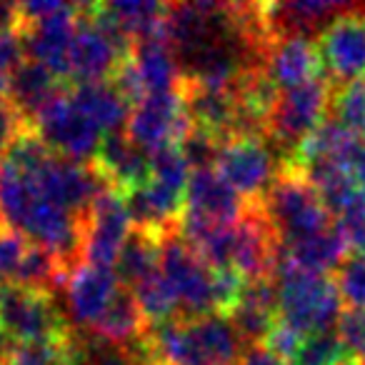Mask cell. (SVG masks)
Listing matches in <instances>:
<instances>
[{"mask_svg": "<svg viewBox=\"0 0 365 365\" xmlns=\"http://www.w3.org/2000/svg\"><path fill=\"white\" fill-rule=\"evenodd\" d=\"M358 11H360V16L365 18V6H358Z\"/></svg>", "mask_w": 365, "mask_h": 365, "instance_id": "obj_46", "label": "cell"}, {"mask_svg": "<svg viewBox=\"0 0 365 365\" xmlns=\"http://www.w3.org/2000/svg\"><path fill=\"white\" fill-rule=\"evenodd\" d=\"M300 340H303V335L295 333L293 328H288V325L278 320V323L273 325V330L268 333V338L263 340V348L268 350L270 355H275L278 360L290 365V360L295 358V353H298V348H300Z\"/></svg>", "mask_w": 365, "mask_h": 365, "instance_id": "obj_40", "label": "cell"}, {"mask_svg": "<svg viewBox=\"0 0 365 365\" xmlns=\"http://www.w3.org/2000/svg\"><path fill=\"white\" fill-rule=\"evenodd\" d=\"M150 178L158 182H163L165 188L175 190V193L185 195L188 188L190 168L182 158L180 148L178 145H163L158 150H150Z\"/></svg>", "mask_w": 365, "mask_h": 365, "instance_id": "obj_33", "label": "cell"}, {"mask_svg": "<svg viewBox=\"0 0 365 365\" xmlns=\"http://www.w3.org/2000/svg\"><path fill=\"white\" fill-rule=\"evenodd\" d=\"M338 365H358V363H355V360H353V358H345V360H343V363H338Z\"/></svg>", "mask_w": 365, "mask_h": 365, "instance_id": "obj_45", "label": "cell"}, {"mask_svg": "<svg viewBox=\"0 0 365 365\" xmlns=\"http://www.w3.org/2000/svg\"><path fill=\"white\" fill-rule=\"evenodd\" d=\"M18 23H21V16H18V3L0 0V36L18 31Z\"/></svg>", "mask_w": 365, "mask_h": 365, "instance_id": "obj_43", "label": "cell"}, {"mask_svg": "<svg viewBox=\"0 0 365 365\" xmlns=\"http://www.w3.org/2000/svg\"><path fill=\"white\" fill-rule=\"evenodd\" d=\"M328 113L355 135H365V78L345 86H333Z\"/></svg>", "mask_w": 365, "mask_h": 365, "instance_id": "obj_31", "label": "cell"}, {"mask_svg": "<svg viewBox=\"0 0 365 365\" xmlns=\"http://www.w3.org/2000/svg\"><path fill=\"white\" fill-rule=\"evenodd\" d=\"M348 358L343 343H340L335 328L320 330V333L303 335L300 348L290 365H338Z\"/></svg>", "mask_w": 365, "mask_h": 365, "instance_id": "obj_32", "label": "cell"}, {"mask_svg": "<svg viewBox=\"0 0 365 365\" xmlns=\"http://www.w3.org/2000/svg\"><path fill=\"white\" fill-rule=\"evenodd\" d=\"M255 203L278 245H293L298 240L313 238L333 225V215L320 203L313 185L288 165H283L273 185Z\"/></svg>", "mask_w": 365, "mask_h": 365, "instance_id": "obj_3", "label": "cell"}, {"mask_svg": "<svg viewBox=\"0 0 365 365\" xmlns=\"http://www.w3.org/2000/svg\"><path fill=\"white\" fill-rule=\"evenodd\" d=\"M275 298H278V320L300 335L320 333L335 328L343 300L330 275H318L290 265L275 250L273 275Z\"/></svg>", "mask_w": 365, "mask_h": 365, "instance_id": "obj_2", "label": "cell"}, {"mask_svg": "<svg viewBox=\"0 0 365 365\" xmlns=\"http://www.w3.org/2000/svg\"><path fill=\"white\" fill-rule=\"evenodd\" d=\"M78 13H81V6H73L61 16L21 28L28 61L46 66L63 83H68V51H71L73 33H76Z\"/></svg>", "mask_w": 365, "mask_h": 365, "instance_id": "obj_20", "label": "cell"}, {"mask_svg": "<svg viewBox=\"0 0 365 365\" xmlns=\"http://www.w3.org/2000/svg\"><path fill=\"white\" fill-rule=\"evenodd\" d=\"M335 333H338L348 358H365V310L345 308L335 323Z\"/></svg>", "mask_w": 365, "mask_h": 365, "instance_id": "obj_36", "label": "cell"}, {"mask_svg": "<svg viewBox=\"0 0 365 365\" xmlns=\"http://www.w3.org/2000/svg\"><path fill=\"white\" fill-rule=\"evenodd\" d=\"M323 71L333 86L365 78V18L358 3L323 28L315 41Z\"/></svg>", "mask_w": 365, "mask_h": 365, "instance_id": "obj_12", "label": "cell"}, {"mask_svg": "<svg viewBox=\"0 0 365 365\" xmlns=\"http://www.w3.org/2000/svg\"><path fill=\"white\" fill-rule=\"evenodd\" d=\"M263 73L278 88V93L325 76L318 46L313 38L303 36L278 38L270 43L263 58Z\"/></svg>", "mask_w": 365, "mask_h": 365, "instance_id": "obj_17", "label": "cell"}, {"mask_svg": "<svg viewBox=\"0 0 365 365\" xmlns=\"http://www.w3.org/2000/svg\"><path fill=\"white\" fill-rule=\"evenodd\" d=\"M245 203L228 182L213 170H190L185 188V215L208 220V223H238L245 215Z\"/></svg>", "mask_w": 365, "mask_h": 365, "instance_id": "obj_18", "label": "cell"}, {"mask_svg": "<svg viewBox=\"0 0 365 365\" xmlns=\"http://www.w3.org/2000/svg\"><path fill=\"white\" fill-rule=\"evenodd\" d=\"M333 225L338 228L340 238L348 245V253L365 255V203L343 213Z\"/></svg>", "mask_w": 365, "mask_h": 365, "instance_id": "obj_39", "label": "cell"}, {"mask_svg": "<svg viewBox=\"0 0 365 365\" xmlns=\"http://www.w3.org/2000/svg\"><path fill=\"white\" fill-rule=\"evenodd\" d=\"M31 128V120L8 101V96L0 98V158H6L18 143V138Z\"/></svg>", "mask_w": 365, "mask_h": 365, "instance_id": "obj_37", "label": "cell"}, {"mask_svg": "<svg viewBox=\"0 0 365 365\" xmlns=\"http://www.w3.org/2000/svg\"><path fill=\"white\" fill-rule=\"evenodd\" d=\"M56 295L0 283V340L3 343H58L71 333Z\"/></svg>", "mask_w": 365, "mask_h": 365, "instance_id": "obj_5", "label": "cell"}, {"mask_svg": "<svg viewBox=\"0 0 365 365\" xmlns=\"http://www.w3.org/2000/svg\"><path fill=\"white\" fill-rule=\"evenodd\" d=\"M190 128L193 125L185 115L180 93L175 88L168 93H148L140 103H135L128 115L125 135L138 148L150 153L163 145H180Z\"/></svg>", "mask_w": 365, "mask_h": 365, "instance_id": "obj_11", "label": "cell"}, {"mask_svg": "<svg viewBox=\"0 0 365 365\" xmlns=\"http://www.w3.org/2000/svg\"><path fill=\"white\" fill-rule=\"evenodd\" d=\"M178 148H180L182 158H185L190 170H208V168L215 165L220 140L213 135H208V133L190 128V133L182 138V143Z\"/></svg>", "mask_w": 365, "mask_h": 365, "instance_id": "obj_35", "label": "cell"}, {"mask_svg": "<svg viewBox=\"0 0 365 365\" xmlns=\"http://www.w3.org/2000/svg\"><path fill=\"white\" fill-rule=\"evenodd\" d=\"M145 328L148 323L143 318L140 305H138L133 290L120 285L110 298V303H108L106 313L101 315V320L88 333L101 340V343L110 345V348L130 353V350H135L140 345Z\"/></svg>", "mask_w": 365, "mask_h": 365, "instance_id": "obj_22", "label": "cell"}, {"mask_svg": "<svg viewBox=\"0 0 365 365\" xmlns=\"http://www.w3.org/2000/svg\"><path fill=\"white\" fill-rule=\"evenodd\" d=\"M348 170L353 175V180L358 182V188L365 193V138H360L358 145H355L353 155L348 160Z\"/></svg>", "mask_w": 365, "mask_h": 365, "instance_id": "obj_42", "label": "cell"}, {"mask_svg": "<svg viewBox=\"0 0 365 365\" xmlns=\"http://www.w3.org/2000/svg\"><path fill=\"white\" fill-rule=\"evenodd\" d=\"M158 268H160V238L148 230L130 228L113 268L120 285L133 288Z\"/></svg>", "mask_w": 365, "mask_h": 365, "instance_id": "obj_29", "label": "cell"}, {"mask_svg": "<svg viewBox=\"0 0 365 365\" xmlns=\"http://www.w3.org/2000/svg\"><path fill=\"white\" fill-rule=\"evenodd\" d=\"M0 220L48 250L68 273L83 263L86 218L48 200L33 185L31 175L8 163L0 165Z\"/></svg>", "mask_w": 365, "mask_h": 365, "instance_id": "obj_1", "label": "cell"}, {"mask_svg": "<svg viewBox=\"0 0 365 365\" xmlns=\"http://www.w3.org/2000/svg\"><path fill=\"white\" fill-rule=\"evenodd\" d=\"M120 288L115 270L96 268V265L81 263L71 270L66 280V318L73 330L88 333L106 313L108 303Z\"/></svg>", "mask_w": 365, "mask_h": 365, "instance_id": "obj_15", "label": "cell"}, {"mask_svg": "<svg viewBox=\"0 0 365 365\" xmlns=\"http://www.w3.org/2000/svg\"><path fill=\"white\" fill-rule=\"evenodd\" d=\"M160 273L175 293L180 318H203L218 313L215 270L185 243L180 228L160 238Z\"/></svg>", "mask_w": 365, "mask_h": 365, "instance_id": "obj_6", "label": "cell"}, {"mask_svg": "<svg viewBox=\"0 0 365 365\" xmlns=\"http://www.w3.org/2000/svg\"><path fill=\"white\" fill-rule=\"evenodd\" d=\"M353 6L355 3L345 0H285V3H258V13L268 38L278 41L288 36H320L330 21Z\"/></svg>", "mask_w": 365, "mask_h": 365, "instance_id": "obj_16", "label": "cell"}, {"mask_svg": "<svg viewBox=\"0 0 365 365\" xmlns=\"http://www.w3.org/2000/svg\"><path fill=\"white\" fill-rule=\"evenodd\" d=\"M213 170L245 203H253L273 185L278 173L283 170V160L265 138L235 135L220 143Z\"/></svg>", "mask_w": 365, "mask_h": 365, "instance_id": "obj_7", "label": "cell"}, {"mask_svg": "<svg viewBox=\"0 0 365 365\" xmlns=\"http://www.w3.org/2000/svg\"><path fill=\"white\" fill-rule=\"evenodd\" d=\"M71 103L93 123L103 135L108 133H123L130 115V103L115 91L110 81L101 83H78L68 88Z\"/></svg>", "mask_w": 365, "mask_h": 365, "instance_id": "obj_23", "label": "cell"}, {"mask_svg": "<svg viewBox=\"0 0 365 365\" xmlns=\"http://www.w3.org/2000/svg\"><path fill=\"white\" fill-rule=\"evenodd\" d=\"M182 108L195 130L218 138L220 143L240 135V106L233 88H215L203 83L182 81L178 83Z\"/></svg>", "mask_w": 365, "mask_h": 365, "instance_id": "obj_14", "label": "cell"}, {"mask_svg": "<svg viewBox=\"0 0 365 365\" xmlns=\"http://www.w3.org/2000/svg\"><path fill=\"white\" fill-rule=\"evenodd\" d=\"M358 140H360V135H355L353 130L340 125L333 118H325V120L295 148V153L288 158L285 165L300 168V165H308V163H318V160L343 163V165H348Z\"/></svg>", "mask_w": 365, "mask_h": 365, "instance_id": "obj_25", "label": "cell"}, {"mask_svg": "<svg viewBox=\"0 0 365 365\" xmlns=\"http://www.w3.org/2000/svg\"><path fill=\"white\" fill-rule=\"evenodd\" d=\"M130 215H128L123 193L106 188L86 215V240H83V263L96 268H115L118 253L130 233Z\"/></svg>", "mask_w": 365, "mask_h": 365, "instance_id": "obj_13", "label": "cell"}, {"mask_svg": "<svg viewBox=\"0 0 365 365\" xmlns=\"http://www.w3.org/2000/svg\"><path fill=\"white\" fill-rule=\"evenodd\" d=\"M133 43L106 33L101 26L81 13L76 18L71 51H68V83H101L110 81L130 53Z\"/></svg>", "mask_w": 365, "mask_h": 365, "instance_id": "obj_9", "label": "cell"}, {"mask_svg": "<svg viewBox=\"0 0 365 365\" xmlns=\"http://www.w3.org/2000/svg\"><path fill=\"white\" fill-rule=\"evenodd\" d=\"M128 61L135 68L145 93H168L175 91L180 83V71L173 58V51L163 38H145L133 43Z\"/></svg>", "mask_w": 365, "mask_h": 365, "instance_id": "obj_26", "label": "cell"}, {"mask_svg": "<svg viewBox=\"0 0 365 365\" xmlns=\"http://www.w3.org/2000/svg\"><path fill=\"white\" fill-rule=\"evenodd\" d=\"M0 225H3V220H0Z\"/></svg>", "mask_w": 365, "mask_h": 365, "instance_id": "obj_47", "label": "cell"}, {"mask_svg": "<svg viewBox=\"0 0 365 365\" xmlns=\"http://www.w3.org/2000/svg\"><path fill=\"white\" fill-rule=\"evenodd\" d=\"M68 83H63L61 78H56L46 66L36 61H23L16 71L8 78V101L28 118L33 120L36 113L46 106L51 98H56L58 93L66 88Z\"/></svg>", "mask_w": 365, "mask_h": 365, "instance_id": "obj_24", "label": "cell"}, {"mask_svg": "<svg viewBox=\"0 0 365 365\" xmlns=\"http://www.w3.org/2000/svg\"><path fill=\"white\" fill-rule=\"evenodd\" d=\"M31 125L53 153L81 163H91L103 140L98 125H93L71 103L68 86L36 113Z\"/></svg>", "mask_w": 365, "mask_h": 365, "instance_id": "obj_8", "label": "cell"}, {"mask_svg": "<svg viewBox=\"0 0 365 365\" xmlns=\"http://www.w3.org/2000/svg\"><path fill=\"white\" fill-rule=\"evenodd\" d=\"M26 58V43H23L21 31H13L0 36V71H6L11 76Z\"/></svg>", "mask_w": 365, "mask_h": 365, "instance_id": "obj_41", "label": "cell"}, {"mask_svg": "<svg viewBox=\"0 0 365 365\" xmlns=\"http://www.w3.org/2000/svg\"><path fill=\"white\" fill-rule=\"evenodd\" d=\"M31 180L48 200L81 218L88 215L93 200L106 188H110L101 178V173L93 168V163L71 160L58 153H53L36 173H31Z\"/></svg>", "mask_w": 365, "mask_h": 365, "instance_id": "obj_10", "label": "cell"}, {"mask_svg": "<svg viewBox=\"0 0 365 365\" xmlns=\"http://www.w3.org/2000/svg\"><path fill=\"white\" fill-rule=\"evenodd\" d=\"M278 250L290 265L318 275L335 273L343 265V260L348 258V245L340 238L335 225H330L328 230L313 235V238L298 240L293 245H278Z\"/></svg>", "mask_w": 365, "mask_h": 365, "instance_id": "obj_27", "label": "cell"}, {"mask_svg": "<svg viewBox=\"0 0 365 365\" xmlns=\"http://www.w3.org/2000/svg\"><path fill=\"white\" fill-rule=\"evenodd\" d=\"M106 18L128 38L130 43L145 38H163L165 23V6L155 0H115L101 3Z\"/></svg>", "mask_w": 365, "mask_h": 365, "instance_id": "obj_28", "label": "cell"}, {"mask_svg": "<svg viewBox=\"0 0 365 365\" xmlns=\"http://www.w3.org/2000/svg\"><path fill=\"white\" fill-rule=\"evenodd\" d=\"M91 163L103 180L118 193H128L150 180V155L138 148L125 133L103 135L101 148Z\"/></svg>", "mask_w": 365, "mask_h": 365, "instance_id": "obj_19", "label": "cell"}, {"mask_svg": "<svg viewBox=\"0 0 365 365\" xmlns=\"http://www.w3.org/2000/svg\"><path fill=\"white\" fill-rule=\"evenodd\" d=\"M8 78L11 76H8L6 71H0V98L8 96Z\"/></svg>", "mask_w": 365, "mask_h": 365, "instance_id": "obj_44", "label": "cell"}, {"mask_svg": "<svg viewBox=\"0 0 365 365\" xmlns=\"http://www.w3.org/2000/svg\"><path fill=\"white\" fill-rule=\"evenodd\" d=\"M130 290H133V295H135L138 305H140V313H143V318H145L148 325L180 318L175 293H173V288L165 280V275L160 273V268L153 270L148 278H143L140 283L133 285Z\"/></svg>", "mask_w": 365, "mask_h": 365, "instance_id": "obj_30", "label": "cell"}, {"mask_svg": "<svg viewBox=\"0 0 365 365\" xmlns=\"http://www.w3.org/2000/svg\"><path fill=\"white\" fill-rule=\"evenodd\" d=\"M28 250V240L11 228H0V283H11Z\"/></svg>", "mask_w": 365, "mask_h": 365, "instance_id": "obj_38", "label": "cell"}, {"mask_svg": "<svg viewBox=\"0 0 365 365\" xmlns=\"http://www.w3.org/2000/svg\"><path fill=\"white\" fill-rule=\"evenodd\" d=\"M333 83L328 76H318L303 86L280 91L265 120L263 138L278 153L283 165L295 153V148L328 118Z\"/></svg>", "mask_w": 365, "mask_h": 365, "instance_id": "obj_4", "label": "cell"}, {"mask_svg": "<svg viewBox=\"0 0 365 365\" xmlns=\"http://www.w3.org/2000/svg\"><path fill=\"white\" fill-rule=\"evenodd\" d=\"M235 333L248 345H263L273 325L278 323V298H275V285L270 278L245 280L240 290L238 303L225 315Z\"/></svg>", "mask_w": 365, "mask_h": 365, "instance_id": "obj_21", "label": "cell"}, {"mask_svg": "<svg viewBox=\"0 0 365 365\" xmlns=\"http://www.w3.org/2000/svg\"><path fill=\"white\" fill-rule=\"evenodd\" d=\"M333 280L348 308L365 310V255H348Z\"/></svg>", "mask_w": 365, "mask_h": 365, "instance_id": "obj_34", "label": "cell"}]
</instances>
